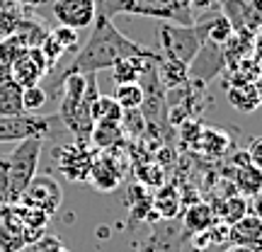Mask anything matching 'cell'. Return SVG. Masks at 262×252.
Instances as JSON below:
<instances>
[{"label":"cell","mask_w":262,"mask_h":252,"mask_svg":"<svg viewBox=\"0 0 262 252\" xmlns=\"http://www.w3.org/2000/svg\"><path fill=\"white\" fill-rule=\"evenodd\" d=\"M131 56L160 61V54L141 47L136 41H131L126 34H122L119 29L114 27L112 17L97 12L90 37L85 39V44L78 49L73 63L66 68L63 75H95V73H100V71L112 68L122 58H131Z\"/></svg>","instance_id":"6da1fadb"},{"label":"cell","mask_w":262,"mask_h":252,"mask_svg":"<svg viewBox=\"0 0 262 252\" xmlns=\"http://www.w3.org/2000/svg\"><path fill=\"white\" fill-rule=\"evenodd\" d=\"M100 95L95 75H63V93H61V122L66 131H71L78 143L90 141L93 117L90 104Z\"/></svg>","instance_id":"7a4b0ae2"},{"label":"cell","mask_w":262,"mask_h":252,"mask_svg":"<svg viewBox=\"0 0 262 252\" xmlns=\"http://www.w3.org/2000/svg\"><path fill=\"white\" fill-rule=\"evenodd\" d=\"M97 12L107 17L139 15V17L172 22V25H194L196 22L187 0H100Z\"/></svg>","instance_id":"3957f363"},{"label":"cell","mask_w":262,"mask_h":252,"mask_svg":"<svg viewBox=\"0 0 262 252\" xmlns=\"http://www.w3.org/2000/svg\"><path fill=\"white\" fill-rule=\"evenodd\" d=\"M204 41V19H199L194 25H172L163 22L158 29V44L165 61L180 65H189L192 58Z\"/></svg>","instance_id":"277c9868"},{"label":"cell","mask_w":262,"mask_h":252,"mask_svg":"<svg viewBox=\"0 0 262 252\" xmlns=\"http://www.w3.org/2000/svg\"><path fill=\"white\" fill-rule=\"evenodd\" d=\"M63 122L58 114H17V117H0V143H19L25 139H61Z\"/></svg>","instance_id":"5b68a950"},{"label":"cell","mask_w":262,"mask_h":252,"mask_svg":"<svg viewBox=\"0 0 262 252\" xmlns=\"http://www.w3.org/2000/svg\"><path fill=\"white\" fill-rule=\"evenodd\" d=\"M44 139H25L19 141L15 150L5 155V175H8V187L12 201L17 204L19 196L25 194L29 182L34 179L39 168V153H41Z\"/></svg>","instance_id":"8992f818"},{"label":"cell","mask_w":262,"mask_h":252,"mask_svg":"<svg viewBox=\"0 0 262 252\" xmlns=\"http://www.w3.org/2000/svg\"><path fill=\"white\" fill-rule=\"evenodd\" d=\"M61 187H58V182L54 177H49V175H34V179L29 182V187L25 189V194L19 196V201L25 206H32V209H39L41 214H56L58 206H61Z\"/></svg>","instance_id":"52a82bcc"},{"label":"cell","mask_w":262,"mask_h":252,"mask_svg":"<svg viewBox=\"0 0 262 252\" xmlns=\"http://www.w3.org/2000/svg\"><path fill=\"white\" fill-rule=\"evenodd\" d=\"M224 65H226V49L204 39L199 51H196V56L187 65V75L199 80V83H209L224 71Z\"/></svg>","instance_id":"ba28073f"},{"label":"cell","mask_w":262,"mask_h":252,"mask_svg":"<svg viewBox=\"0 0 262 252\" xmlns=\"http://www.w3.org/2000/svg\"><path fill=\"white\" fill-rule=\"evenodd\" d=\"M51 12L63 27L85 29L97 17V0H54Z\"/></svg>","instance_id":"9c48e42d"},{"label":"cell","mask_w":262,"mask_h":252,"mask_svg":"<svg viewBox=\"0 0 262 252\" xmlns=\"http://www.w3.org/2000/svg\"><path fill=\"white\" fill-rule=\"evenodd\" d=\"M49 68H51V63H49V58L44 56V51L39 47H32L10 65L8 75L19 87H29V85H39V80L47 75Z\"/></svg>","instance_id":"30bf717a"},{"label":"cell","mask_w":262,"mask_h":252,"mask_svg":"<svg viewBox=\"0 0 262 252\" xmlns=\"http://www.w3.org/2000/svg\"><path fill=\"white\" fill-rule=\"evenodd\" d=\"M185 240H187V233L172 221H165L150 228L146 240L139 245V252H180Z\"/></svg>","instance_id":"8fae6325"},{"label":"cell","mask_w":262,"mask_h":252,"mask_svg":"<svg viewBox=\"0 0 262 252\" xmlns=\"http://www.w3.org/2000/svg\"><path fill=\"white\" fill-rule=\"evenodd\" d=\"M58 163H61V172H63L66 179L71 182H83V179L90 177V168H93V155L90 150L85 148L83 143H71V146H63L58 150Z\"/></svg>","instance_id":"7c38bea8"},{"label":"cell","mask_w":262,"mask_h":252,"mask_svg":"<svg viewBox=\"0 0 262 252\" xmlns=\"http://www.w3.org/2000/svg\"><path fill=\"white\" fill-rule=\"evenodd\" d=\"M228 240H231V245H241V247L262 252V218L255 214H245L241 221L228 225Z\"/></svg>","instance_id":"4fadbf2b"},{"label":"cell","mask_w":262,"mask_h":252,"mask_svg":"<svg viewBox=\"0 0 262 252\" xmlns=\"http://www.w3.org/2000/svg\"><path fill=\"white\" fill-rule=\"evenodd\" d=\"M122 179H124L122 168L114 163L112 155H102V158L93 160V168H90L88 182H90L97 192H114V189L119 187Z\"/></svg>","instance_id":"5bb4252c"},{"label":"cell","mask_w":262,"mask_h":252,"mask_svg":"<svg viewBox=\"0 0 262 252\" xmlns=\"http://www.w3.org/2000/svg\"><path fill=\"white\" fill-rule=\"evenodd\" d=\"M241 155H243L241 160L235 158V175H233L235 189L243 196L262 194V170H257L248 160V153H241Z\"/></svg>","instance_id":"9a60e30c"},{"label":"cell","mask_w":262,"mask_h":252,"mask_svg":"<svg viewBox=\"0 0 262 252\" xmlns=\"http://www.w3.org/2000/svg\"><path fill=\"white\" fill-rule=\"evenodd\" d=\"M216 223V214L211 204H204V201H194L189 204L185 211H182V231L187 235H196L211 228Z\"/></svg>","instance_id":"2e32d148"},{"label":"cell","mask_w":262,"mask_h":252,"mask_svg":"<svg viewBox=\"0 0 262 252\" xmlns=\"http://www.w3.org/2000/svg\"><path fill=\"white\" fill-rule=\"evenodd\" d=\"M182 201H180L175 185H160L158 194L153 196V214H158L163 221H175L180 216Z\"/></svg>","instance_id":"e0dca14e"},{"label":"cell","mask_w":262,"mask_h":252,"mask_svg":"<svg viewBox=\"0 0 262 252\" xmlns=\"http://www.w3.org/2000/svg\"><path fill=\"white\" fill-rule=\"evenodd\" d=\"M25 114L22 107V87L10 75L0 78V117H17Z\"/></svg>","instance_id":"ac0fdd59"},{"label":"cell","mask_w":262,"mask_h":252,"mask_svg":"<svg viewBox=\"0 0 262 252\" xmlns=\"http://www.w3.org/2000/svg\"><path fill=\"white\" fill-rule=\"evenodd\" d=\"M150 63V58H141V56H131V58H122L119 63H114L112 71V80L114 85H129V83H139L146 65Z\"/></svg>","instance_id":"d6986e66"},{"label":"cell","mask_w":262,"mask_h":252,"mask_svg":"<svg viewBox=\"0 0 262 252\" xmlns=\"http://www.w3.org/2000/svg\"><path fill=\"white\" fill-rule=\"evenodd\" d=\"M124 139V126L119 122H95L93 131H90V141L95 148L112 150L114 146H119Z\"/></svg>","instance_id":"ffe728a7"},{"label":"cell","mask_w":262,"mask_h":252,"mask_svg":"<svg viewBox=\"0 0 262 252\" xmlns=\"http://www.w3.org/2000/svg\"><path fill=\"white\" fill-rule=\"evenodd\" d=\"M228 102L233 104L238 112H255L260 107V97H257V90H255V83L241 80L233 87H228Z\"/></svg>","instance_id":"44dd1931"},{"label":"cell","mask_w":262,"mask_h":252,"mask_svg":"<svg viewBox=\"0 0 262 252\" xmlns=\"http://www.w3.org/2000/svg\"><path fill=\"white\" fill-rule=\"evenodd\" d=\"M211 209H214L216 218H219L221 223L233 225L235 221H241V218L248 214V201H245V196H241V194H228L221 204L211 206Z\"/></svg>","instance_id":"7402d4cb"},{"label":"cell","mask_w":262,"mask_h":252,"mask_svg":"<svg viewBox=\"0 0 262 252\" xmlns=\"http://www.w3.org/2000/svg\"><path fill=\"white\" fill-rule=\"evenodd\" d=\"M124 109L117 104L112 95H97L90 104V117H93V122H119L122 124V117Z\"/></svg>","instance_id":"603a6c76"},{"label":"cell","mask_w":262,"mask_h":252,"mask_svg":"<svg viewBox=\"0 0 262 252\" xmlns=\"http://www.w3.org/2000/svg\"><path fill=\"white\" fill-rule=\"evenodd\" d=\"M233 25L226 15H214V17L204 19V39L214 41L219 47H226L231 39H233Z\"/></svg>","instance_id":"cb8c5ba5"},{"label":"cell","mask_w":262,"mask_h":252,"mask_svg":"<svg viewBox=\"0 0 262 252\" xmlns=\"http://www.w3.org/2000/svg\"><path fill=\"white\" fill-rule=\"evenodd\" d=\"M117 104L122 107L124 112H131V109H139L141 104H143V85L139 83H129V85H117V90L112 95Z\"/></svg>","instance_id":"d4e9b609"},{"label":"cell","mask_w":262,"mask_h":252,"mask_svg":"<svg viewBox=\"0 0 262 252\" xmlns=\"http://www.w3.org/2000/svg\"><path fill=\"white\" fill-rule=\"evenodd\" d=\"M129 209H131V218H134V221L148 218V214H153V196L143 187H139V185L131 187L129 189Z\"/></svg>","instance_id":"484cf974"},{"label":"cell","mask_w":262,"mask_h":252,"mask_svg":"<svg viewBox=\"0 0 262 252\" xmlns=\"http://www.w3.org/2000/svg\"><path fill=\"white\" fill-rule=\"evenodd\" d=\"M196 146L209 155H224V150L228 148V136L219 129H202Z\"/></svg>","instance_id":"4316f807"},{"label":"cell","mask_w":262,"mask_h":252,"mask_svg":"<svg viewBox=\"0 0 262 252\" xmlns=\"http://www.w3.org/2000/svg\"><path fill=\"white\" fill-rule=\"evenodd\" d=\"M19 25V8L12 0H0V39L15 32Z\"/></svg>","instance_id":"83f0119b"},{"label":"cell","mask_w":262,"mask_h":252,"mask_svg":"<svg viewBox=\"0 0 262 252\" xmlns=\"http://www.w3.org/2000/svg\"><path fill=\"white\" fill-rule=\"evenodd\" d=\"M49 95L41 85H29V87H22V107L25 112L29 114H37L44 104H47Z\"/></svg>","instance_id":"f1b7e54d"},{"label":"cell","mask_w":262,"mask_h":252,"mask_svg":"<svg viewBox=\"0 0 262 252\" xmlns=\"http://www.w3.org/2000/svg\"><path fill=\"white\" fill-rule=\"evenodd\" d=\"M163 168L160 165H141L139 168V182L143 187H150V189H158L163 185Z\"/></svg>","instance_id":"f546056e"},{"label":"cell","mask_w":262,"mask_h":252,"mask_svg":"<svg viewBox=\"0 0 262 252\" xmlns=\"http://www.w3.org/2000/svg\"><path fill=\"white\" fill-rule=\"evenodd\" d=\"M54 37H56V41L63 47V51H68V49H75L78 47V29H71V27H63V25H58L54 32H51Z\"/></svg>","instance_id":"4dcf8cb0"},{"label":"cell","mask_w":262,"mask_h":252,"mask_svg":"<svg viewBox=\"0 0 262 252\" xmlns=\"http://www.w3.org/2000/svg\"><path fill=\"white\" fill-rule=\"evenodd\" d=\"M248 153V160L253 163L257 170H262V139H255L253 143H250V148L245 150Z\"/></svg>","instance_id":"1f68e13d"},{"label":"cell","mask_w":262,"mask_h":252,"mask_svg":"<svg viewBox=\"0 0 262 252\" xmlns=\"http://www.w3.org/2000/svg\"><path fill=\"white\" fill-rule=\"evenodd\" d=\"M39 240H41V243H39V247H44V252H68L63 245L54 238V235H41Z\"/></svg>","instance_id":"d6a6232c"},{"label":"cell","mask_w":262,"mask_h":252,"mask_svg":"<svg viewBox=\"0 0 262 252\" xmlns=\"http://www.w3.org/2000/svg\"><path fill=\"white\" fill-rule=\"evenodd\" d=\"M189 3V10H192V15L196 17V12H206V10H211L219 5V0H187Z\"/></svg>","instance_id":"836d02e7"},{"label":"cell","mask_w":262,"mask_h":252,"mask_svg":"<svg viewBox=\"0 0 262 252\" xmlns=\"http://www.w3.org/2000/svg\"><path fill=\"white\" fill-rule=\"evenodd\" d=\"M12 3H15L17 8H37L41 0H12Z\"/></svg>","instance_id":"e575fe53"},{"label":"cell","mask_w":262,"mask_h":252,"mask_svg":"<svg viewBox=\"0 0 262 252\" xmlns=\"http://www.w3.org/2000/svg\"><path fill=\"white\" fill-rule=\"evenodd\" d=\"M255 216H260L262 218V194L255 196Z\"/></svg>","instance_id":"d590c367"},{"label":"cell","mask_w":262,"mask_h":252,"mask_svg":"<svg viewBox=\"0 0 262 252\" xmlns=\"http://www.w3.org/2000/svg\"><path fill=\"white\" fill-rule=\"evenodd\" d=\"M226 252H255V250H250V247H241V245H231Z\"/></svg>","instance_id":"8d00e7d4"},{"label":"cell","mask_w":262,"mask_h":252,"mask_svg":"<svg viewBox=\"0 0 262 252\" xmlns=\"http://www.w3.org/2000/svg\"><path fill=\"white\" fill-rule=\"evenodd\" d=\"M255 90H257V97H260V104H262V80L260 83H255Z\"/></svg>","instance_id":"74e56055"},{"label":"cell","mask_w":262,"mask_h":252,"mask_svg":"<svg viewBox=\"0 0 262 252\" xmlns=\"http://www.w3.org/2000/svg\"><path fill=\"white\" fill-rule=\"evenodd\" d=\"M219 3H226V0H219Z\"/></svg>","instance_id":"f35d334b"}]
</instances>
